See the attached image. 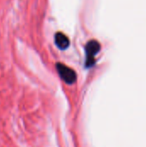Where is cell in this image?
Segmentation results:
<instances>
[{
    "label": "cell",
    "mask_w": 146,
    "mask_h": 147,
    "mask_svg": "<svg viewBox=\"0 0 146 147\" xmlns=\"http://www.w3.org/2000/svg\"><path fill=\"white\" fill-rule=\"evenodd\" d=\"M55 44L59 49L65 50L70 46V40L65 34L59 32L55 34Z\"/></svg>",
    "instance_id": "obj_3"
},
{
    "label": "cell",
    "mask_w": 146,
    "mask_h": 147,
    "mask_svg": "<svg viewBox=\"0 0 146 147\" xmlns=\"http://www.w3.org/2000/svg\"><path fill=\"white\" fill-rule=\"evenodd\" d=\"M101 46L98 41L92 40L89 41L85 46V67L90 68L96 64V55L99 53Z\"/></svg>",
    "instance_id": "obj_1"
},
{
    "label": "cell",
    "mask_w": 146,
    "mask_h": 147,
    "mask_svg": "<svg viewBox=\"0 0 146 147\" xmlns=\"http://www.w3.org/2000/svg\"><path fill=\"white\" fill-rule=\"evenodd\" d=\"M56 69L60 77V78L67 84L71 85L74 84L77 82V73L75 71L69 66L65 65L62 63H57L56 64Z\"/></svg>",
    "instance_id": "obj_2"
}]
</instances>
